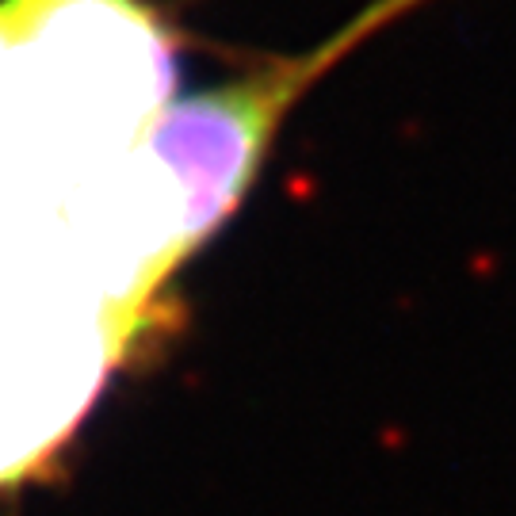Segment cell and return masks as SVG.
I'll return each mask as SVG.
<instances>
[{"label":"cell","mask_w":516,"mask_h":516,"mask_svg":"<svg viewBox=\"0 0 516 516\" xmlns=\"http://www.w3.org/2000/svg\"><path fill=\"white\" fill-rule=\"evenodd\" d=\"M429 0H371L325 43L249 65L241 77L157 108L134 150V176H153L146 302L161 310L172 276L237 215L260 165L302 96L371 35Z\"/></svg>","instance_id":"1"}]
</instances>
